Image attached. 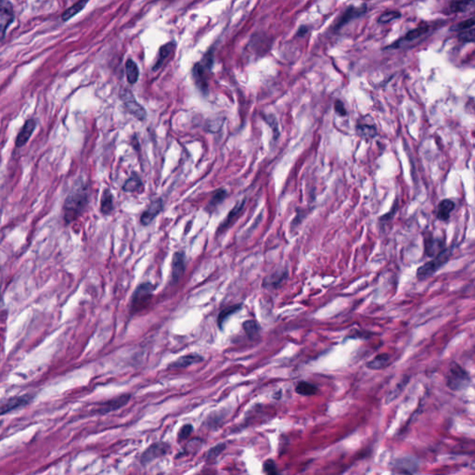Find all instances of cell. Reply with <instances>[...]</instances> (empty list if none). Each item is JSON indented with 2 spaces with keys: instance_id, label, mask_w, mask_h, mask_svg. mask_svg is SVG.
<instances>
[{
  "instance_id": "obj_12",
  "label": "cell",
  "mask_w": 475,
  "mask_h": 475,
  "mask_svg": "<svg viewBox=\"0 0 475 475\" xmlns=\"http://www.w3.org/2000/svg\"><path fill=\"white\" fill-rule=\"evenodd\" d=\"M185 272V254L183 252L175 253L172 260V280L177 282Z\"/></svg>"
},
{
  "instance_id": "obj_30",
  "label": "cell",
  "mask_w": 475,
  "mask_h": 475,
  "mask_svg": "<svg viewBox=\"0 0 475 475\" xmlns=\"http://www.w3.org/2000/svg\"><path fill=\"white\" fill-rule=\"evenodd\" d=\"M225 195H226V192H225L224 190H218L216 193L213 195L211 201H209L206 209L207 211H209L210 213H212L214 210L216 209L219 205V203H221L222 201L225 200Z\"/></svg>"
},
{
  "instance_id": "obj_20",
  "label": "cell",
  "mask_w": 475,
  "mask_h": 475,
  "mask_svg": "<svg viewBox=\"0 0 475 475\" xmlns=\"http://www.w3.org/2000/svg\"><path fill=\"white\" fill-rule=\"evenodd\" d=\"M443 249V242H439L438 240H435L432 237L429 239H425V252L430 257H435L439 253H441Z\"/></svg>"
},
{
  "instance_id": "obj_23",
  "label": "cell",
  "mask_w": 475,
  "mask_h": 475,
  "mask_svg": "<svg viewBox=\"0 0 475 475\" xmlns=\"http://www.w3.org/2000/svg\"><path fill=\"white\" fill-rule=\"evenodd\" d=\"M244 207V201L238 203L235 208L230 211V213L228 214L227 218H225V221L220 225L219 226V231H224L225 229H226V227H228L229 225H231L233 223L234 219L239 217V215L242 213V209Z\"/></svg>"
},
{
  "instance_id": "obj_27",
  "label": "cell",
  "mask_w": 475,
  "mask_h": 475,
  "mask_svg": "<svg viewBox=\"0 0 475 475\" xmlns=\"http://www.w3.org/2000/svg\"><path fill=\"white\" fill-rule=\"evenodd\" d=\"M295 392L298 395L305 396L314 395L317 392V387L307 381H300L295 387Z\"/></svg>"
},
{
  "instance_id": "obj_17",
  "label": "cell",
  "mask_w": 475,
  "mask_h": 475,
  "mask_svg": "<svg viewBox=\"0 0 475 475\" xmlns=\"http://www.w3.org/2000/svg\"><path fill=\"white\" fill-rule=\"evenodd\" d=\"M113 211V193L109 189H105L100 199V212L104 216H109Z\"/></svg>"
},
{
  "instance_id": "obj_38",
  "label": "cell",
  "mask_w": 475,
  "mask_h": 475,
  "mask_svg": "<svg viewBox=\"0 0 475 475\" xmlns=\"http://www.w3.org/2000/svg\"><path fill=\"white\" fill-rule=\"evenodd\" d=\"M264 471L267 475H277L278 471L276 468V464L272 459H267L264 463Z\"/></svg>"
},
{
  "instance_id": "obj_22",
  "label": "cell",
  "mask_w": 475,
  "mask_h": 475,
  "mask_svg": "<svg viewBox=\"0 0 475 475\" xmlns=\"http://www.w3.org/2000/svg\"><path fill=\"white\" fill-rule=\"evenodd\" d=\"M475 0H452L450 2V9L452 12H465L475 7Z\"/></svg>"
},
{
  "instance_id": "obj_33",
  "label": "cell",
  "mask_w": 475,
  "mask_h": 475,
  "mask_svg": "<svg viewBox=\"0 0 475 475\" xmlns=\"http://www.w3.org/2000/svg\"><path fill=\"white\" fill-rule=\"evenodd\" d=\"M475 25V18L468 19L466 21H463L461 23H459L457 25H453L451 27L452 31H462V30H469Z\"/></svg>"
},
{
  "instance_id": "obj_24",
  "label": "cell",
  "mask_w": 475,
  "mask_h": 475,
  "mask_svg": "<svg viewBox=\"0 0 475 475\" xmlns=\"http://www.w3.org/2000/svg\"><path fill=\"white\" fill-rule=\"evenodd\" d=\"M174 48H175V44H174V43H167V44H165L164 46L161 47L160 50H159L158 60H157L156 63L153 66V71H158V70L161 68V65L163 63V62L167 59V57L169 56L171 52L173 51Z\"/></svg>"
},
{
  "instance_id": "obj_15",
  "label": "cell",
  "mask_w": 475,
  "mask_h": 475,
  "mask_svg": "<svg viewBox=\"0 0 475 475\" xmlns=\"http://www.w3.org/2000/svg\"><path fill=\"white\" fill-rule=\"evenodd\" d=\"M192 75L198 89H200L203 94H206L208 91V84L204 73V68L201 63H196L194 65Z\"/></svg>"
},
{
  "instance_id": "obj_21",
  "label": "cell",
  "mask_w": 475,
  "mask_h": 475,
  "mask_svg": "<svg viewBox=\"0 0 475 475\" xmlns=\"http://www.w3.org/2000/svg\"><path fill=\"white\" fill-rule=\"evenodd\" d=\"M89 0H79L78 2H76L74 5H73L71 8L66 9L64 12L63 13V16H62V19L63 22H67L69 21L70 19H72L73 17L77 15L79 12H81L84 8L87 6V4L89 3Z\"/></svg>"
},
{
  "instance_id": "obj_13",
  "label": "cell",
  "mask_w": 475,
  "mask_h": 475,
  "mask_svg": "<svg viewBox=\"0 0 475 475\" xmlns=\"http://www.w3.org/2000/svg\"><path fill=\"white\" fill-rule=\"evenodd\" d=\"M35 127H36V121L34 119H28L25 122L23 128L21 129L15 140V145L17 148H21L25 146L29 141Z\"/></svg>"
},
{
  "instance_id": "obj_1",
  "label": "cell",
  "mask_w": 475,
  "mask_h": 475,
  "mask_svg": "<svg viewBox=\"0 0 475 475\" xmlns=\"http://www.w3.org/2000/svg\"><path fill=\"white\" fill-rule=\"evenodd\" d=\"M89 191L83 181H77L63 204V220L69 225L79 218L89 204Z\"/></svg>"
},
{
  "instance_id": "obj_16",
  "label": "cell",
  "mask_w": 475,
  "mask_h": 475,
  "mask_svg": "<svg viewBox=\"0 0 475 475\" xmlns=\"http://www.w3.org/2000/svg\"><path fill=\"white\" fill-rule=\"evenodd\" d=\"M144 189L141 178L136 173H133L123 186V190L127 192H140Z\"/></svg>"
},
{
  "instance_id": "obj_6",
  "label": "cell",
  "mask_w": 475,
  "mask_h": 475,
  "mask_svg": "<svg viewBox=\"0 0 475 475\" xmlns=\"http://www.w3.org/2000/svg\"><path fill=\"white\" fill-rule=\"evenodd\" d=\"M171 449L169 443L165 442H157L153 443L146 449L141 457H140V463L142 465H147L151 462H153L154 459H159L163 456H165Z\"/></svg>"
},
{
  "instance_id": "obj_39",
  "label": "cell",
  "mask_w": 475,
  "mask_h": 475,
  "mask_svg": "<svg viewBox=\"0 0 475 475\" xmlns=\"http://www.w3.org/2000/svg\"><path fill=\"white\" fill-rule=\"evenodd\" d=\"M334 107H335V111H336V113H338L340 116H345V115L347 114L346 108H345L344 103H343L341 100H336Z\"/></svg>"
},
{
  "instance_id": "obj_28",
  "label": "cell",
  "mask_w": 475,
  "mask_h": 475,
  "mask_svg": "<svg viewBox=\"0 0 475 475\" xmlns=\"http://www.w3.org/2000/svg\"><path fill=\"white\" fill-rule=\"evenodd\" d=\"M242 308V306L241 305H237V306H228L226 307L224 310H222L220 312V314L218 315V324L219 329H223V325H224V322L226 320V318H228L231 315L235 314L237 311H239L240 309Z\"/></svg>"
},
{
  "instance_id": "obj_4",
  "label": "cell",
  "mask_w": 475,
  "mask_h": 475,
  "mask_svg": "<svg viewBox=\"0 0 475 475\" xmlns=\"http://www.w3.org/2000/svg\"><path fill=\"white\" fill-rule=\"evenodd\" d=\"M471 381L467 371L457 363H453L446 375V385L452 391H460L469 385Z\"/></svg>"
},
{
  "instance_id": "obj_25",
  "label": "cell",
  "mask_w": 475,
  "mask_h": 475,
  "mask_svg": "<svg viewBox=\"0 0 475 475\" xmlns=\"http://www.w3.org/2000/svg\"><path fill=\"white\" fill-rule=\"evenodd\" d=\"M126 73L129 84L133 85L137 83L139 76V71L136 63L133 62L131 59L127 60V62L126 63Z\"/></svg>"
},
{
  "instance_id": "obj_9",
  "label": "cell",
  "mask_w": 475,
  "mask_h": 475,
  "mask_svg": "<svg viewBox=\"0 0 475 475\" xmlns=\"http://www.w3.org/2000/svg\"><path fill=\"white\" fill-rule=\"evenodd\" d=\"M130 398H131V395H128V394H125V395L113 397V398L106 401V402L101 403L97 412L101 415H105V414H108L110 412L118 411L129 402Z\"/></svg>"
},
{
  "instance_id": "obj_7",
  "label": "cell",
  "mask_w": 475,
  "mask_h": 475,
  "mask_svg": "<svg viewBox=\"0 0 475 475\" xmlns=\"http://www.w3.org/2000/svg\"><path fill=\"white\" fill-rule=\"evenodd\" d=\"M15 19L12 4L9 0H0V32L1 39L3 40L8 26Z\"/></svg>"
},
{
  "instance_id": "obj_29",
  "label": "cell",
  "mask_w": 475,
  "mask_h": 475,
  "mask_svg": "<svg viewBox=\"0 0 475 475\" xmlns=\"http://www.w3.org/2000/svg\"><path fill=\"white\" fill-rule=\"evenodd\" d=\"M242 326H243V330L246 332L247 336L251 340L256 339V337L259 335L260 326L255 320H247V321L243 322Z\"/></svg>"
},
{
  "instance_id": "obj_11",
  "label": "cell",
  "mask_w": 475,
  "mask_h": 475,
  "mask_svg": "<svg viewBox=\"0 0 475 475\" xmlns=\"http://www.w3.org/2000/svg\"><path fill=\"white\" fill-rule=\"evenodd\" d=\"M163 209V202L161 198L156 199L150 203L148 208L142 213L140 217V223L142 225H150L155 218H157Z\"/></svg>"
},
{
  "instance_id": "obj_34",
  "label": "cell",
  "mask_w": 475,
  "mask_h": 475,
  "mask_svg": "<svg viewBox=\"0 0 475 475\" xmlns=\"http://www.w3.org/2000/svg\"><path fill=\"white\" fill-rule=\"evenodd\" d=\"M193 432V426L191 424H186L184 426L181 427L178 434H177V440L178 441H183L187 438H189Z\"/></svg>"
},
{
  "instance_id": "obj_37",
  "label": "cell",
  "mask_w": 475,
  "mask_h": 475,
  "mask_svg": "<svg viewBox=\"0 0 475 475\" xmlns=\"http://www.w3.org/2000/svg\"><path fill=\"white\" fill-rule=\"evenodd\" d=\"M458 37L459 39L464 42H475V29L461 32Z\"/></svg>"
},
{
  "instance_id": "obj_35",
  "label": "cell",
  "mask_w": 475,
  "mask_h": 475,
  "mask_svg": "<svg viewBox=\"0 0 475 475\" xmlns=\"http://www.w3.org/2000/svg\"><path fill=\"white\" fill-rule=\"evenodd\" d=\"M225 448V443H219L218 445H216L215 447L211 448L207 452V460H214V459H217L218 456L221 454V452L224 450Z\"/></svg>"
},
{
  "instance_id": "obj_10",
  "label": "cell",
  "mask_w": 475,
  "mask_h": 475,
  "mask_svg": "<svg viewBox=\"0 0 475 475\" xmlns=\"http://www.w3.org/2000/svg\"><path fill=\"white\" fill-rule=\"evenodd\" d=\"M367 12V7L364 5L362 7H359V8H356V7H349L347 8V10L339 17L337 22L335 23V25H334V31H339L342 27H344L345 25H347L348 23H350L351 21H353L354 19L358 18V17L362 16L364 13Z\"/></svg>"
},
{
  "instance_id": "obj_5",
  "label": "cell",
  "mask_w": 475,
  "mask_h": 475,
  "mask_svg": "<svg viewBox=\"0 0 475 475\" xmlns=\"http://www.w3.org/2000/svg\"><path fill=\"white\" fill-rule=\"evenodd\" d=\"M120 97L125 108L130 114L137 118L138 121H145L147 119V112L143 106L137 102L131 90L127 89H123L120 92Z\"/></svg>"
},
{
  "instance_id": "obj_8",
  "label": "cell",
  "mask_w": 475,
  "mask_h": 475,
  "mask_svg": "<svg viewBox=\"0 0 475 475\" xmlns=\"http://www.w3.org/2000/svg\"><path fill=\"white\" fill-rule=\"evenodd\" d=\"M33 397L34 396L30 394L9 397L1 404V415L4 416L5 414L9 413L11 411H17L21 408H25L32 402Z\"/></svg>"
},
{
  "instance_id": "obj_32",
  "label": "cell",
  "mask_w": 475,
  "mask_h": 475,
  "mask_svg": "<svg viewBox=\"0 0 475 475\" xmlns=\"http://www.w3.org/2000/svg\"><path fill=\"white\" fill-rule=\"evenodd\" d=\"M400 17H401V13L398 12V11H388V12L381 14L380 17L379 18L378 21L379 23H380V24H387V23H390V22L396 20Z\"/></svg>"
},
{
  "instance_id": "obj_2",
  "label": "cell",
  "mask_w": 475,
  "mask_h": 475,
  "mask_svg": "<svg viewBox=\"0 0 475 475\" xmlns=\"http://www.w3.org/2000/svg\"><path fill=\"white\" fill-rule=\"evenodd\" d=\"M154 286L150 282L141 283L134 290L131 299V312L137 313L151 304Z\"/></svg>"
},
{
  "instance_id": "obj_19",
  "label": "cell",
  "mask_w": 475,
  "mask_h": 475,
  "mask_svg": "<svg viewBox=\"0 0 475 475\" xmlns=\"http://www.w3.org/2000/svg\"><path fill=\"white\" fill-rule=\"evenodd\" d=\"M390 365V355L388 354H380L376 355L372 360L367 363V368L372 371H379L386 368Z\"/></svg>"
},
{
  "instance_id": "obj_18",
  "label": "cell",
  "mask_w": 475,
  "mask_h": 475,
  "mask_svg": "<svg viewBox=\"0 0 475 475\" xmlns=\"http://www.w3.org/2000/svg\"><path fill=\"white\" fill-rule=\"evenodd\" d=\"M455 208V203L451 200L445 199L439 202L437 208V218L441 221H446L450 217V213Z\"/></svg>"
},
{
  "instance_id": "obj_31",
  "label": "cell",
  "mask_w": 475,
  "mask_h": 475,
  "mask_svg": "<svg viewBox=\"0 0 475 475\" xmlns=\"http://www.w3.org/2000/svg\"><path fill=\"white\" fill-rule=\"evenodd\" d=\"M428 30H429V27H428L427 25H421V26H419L418 28L413 29V30H411V31H410V32H408V33H407V34L404 36L403 40H414V39L418 38V37H419V36L423 35L425 32H428Z\"/></svg>"
},
{
  "instance_id": "obj_26",
  "label": "cell",
  "mask_w": 475,
  "mask_h": 475,
  "mask_svg": "<svg viewBox=\"0 0 475 475\" xmlns=\"http://www.w3.org/2000/svg\"><path fill=\"white\" fill-rule=\"evenodd\" d=\"M286 277H287L286 273L281 272V271L277 272L275 274L270 275L264 281L263 286H265L266 288H277L278 286H280L282 284V282H284Z\"/></svg>"
},
{
  "instance_id": "obj_36",
  "label": "cell",
  "mask_w": 475,
  "mask_h": 475,
  "mask_svg": "<svg viewBox=\"0 0 475 475\" xmlns=\"http://www.w3.org/2000/svg\"><path fill=\"white\" fill-rule=\"evenodd\" d=\"M357 130H358V134L361 137L371 138L376 135L375 128L373 127H370V126H360V127H357Z\"/></svg>"
},
{
  "instance_id": "obj_14",
  "label": "cell",
  "mask_w": 475,
  "mask_h": 475,
  "mask_svg": "<svg viewBox=\"0 0 475 475\" xmlns=\"http://www.w3.org/2000/svg\"><path fill=\"white\" fill-rule=\"evenodd\" d=\"M203 361V357L198 354H189L179 357L176 361L171 363L168 366V369L171 370H180L185 369L193 364H198Z\"/></svg>"
},
{
  "instance_id": "obj_40",
  "label": "cell",
  "mask_w": 475,
  "mask_h": 475,
  "mask_svg": "<svg viewBox=\"0 0 475 475\" xmlns=\"http://www.w3.org/2000/svg\"><path fill=\"white\" fill-rule=\"evenodd\" d=\"M307 32H308V28H307L306 26H305V25H303V26H301V27L299 28L298 32H297V36L303 37V36L306 35Z\"/></svg>"
},
{
  "instance_id": "obj_3",
  "label": "cell",
  "mask_w": 475,
  "mask_h": 475,
  "mask_svg": "<svg viewBox=\"0 0 475 475\" xmlns=\"http://www.w3.org/2000/svg\"><path fill=\"white\" fill-rule=\"evenodd\" d=\"M450 255V249H443L441 253L435 255L433 260L427 262L425 265L419 267L417 271V278L419 281H424L430 278L449 260Z\"/></svg>"
}]
</instances>
